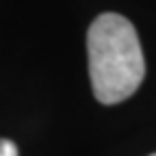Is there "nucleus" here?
<instances>
[{"mask_svg":"<svg viewBox=\"0 0 156 156\" xmlns=\"http://www.w3.org/2000/svg\"><path fill=\"white\" fill-rule=\"evenodd\" d=\"M0 156H17V145L9 139H0Z\"/></svg>","mask_w":156,"mask_h":156,"instance_id":"nucleus-2","label":"nucleus"},{"mask_svg":"<svg viewBox=\"0 0 156 156\" xmlns=\"http://www.w3.org/2000/svg\"><path fill=\"white\" fill-rule=\"evenodd\" d=\"M87 52L98 102L117 104L139 89L145 76V58L139 35L124 15H98L87 33Z\"/></svg>","mask_w":156,"mask_h":156,"instance_id":"nucleus-1","label":"nucleus"},{"mask_svg":"<svg viewBox=\"0 0 156 156\" xmlns=\"http://www.w3.org/2000/svg\"><path fill=\"white\" fill-rule=\"evenodd\" d=\"M150 156H156V154H150Z\"/></svg>","mask_w":156,"mask_h":156,"instance_id":"nucleus-3","label":"nucleus"}]
</instances>
